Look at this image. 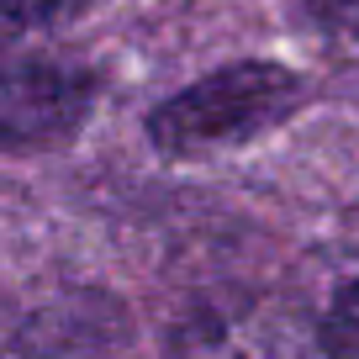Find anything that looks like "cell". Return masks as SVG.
Here are the masks:
<instances>
[{
  "label": "cell",
  "mask_w": 359,
  "mask_h": 359,
  "mask_svg": "<svg viewBox=\"0 0 359 359\" xmlns=\"http://www.w3.org/2000/svg\"><path fill=\"white\" fill-rule=\"evenodd\" d=\"M323 348H327V359H359V280L323 317Z\"/></svg>",
  "instance_id": "cell-3"
},
{
  "label": "cell",
  "mask_w": 359,
  "mask_h": 359,
  "mask_svg": "<svg viewBox=\"0 0 359 359\" xmlns=\"http://www.w3.org/2000/svg\"><path fill=\"white\" fill-rule=\"evenodd\" d=\"M74 0H6V32H32V27H48L69 11Z\"/></svg>",
  "instance_id": "cell-4"
},
{
  "label": "cell",
  "mask_w": 359,
  "mask_h": 359,
  "mask_svg": "<svg viewBox=\"0 0 359 359\" xmlns=\"http://www.w3.org/2000/svg\"><path fill=\"white\" fill-rule=\"evenodd\" d=\"M306 11L327 32H359V0H306Z\"/></svg>",
  "instance_id": "cell-5"
},
{
  "label": "cell",
  "mask_w": 359,
  "mask_h": 359,
  "mask_svg": "<svg viewBox=\"0 0 359 359\" xmlns=\"http://www.w3.org/2000/svg\"><path fill=\"white\" fill-rule=\"evenodd\" d=\"M302 95H306L302 74H291L285 64L243 58V64L217 69V74L185 85L180 95H169L164 106H154L148 137L164 154H180V158L206 154V148H227V143H243V137L285 122L302 106Z\"/></svg>",
  "instance_id": "cell-1"
},
{
  "label": "cell",
  "mask_w": 359,
  "mask_h": 359,
  "mask_svg": "<svg viewBox=\"0 0 359 359\" xmlns=\"http://www.w3.org/2000/svg\"><path fill=\"white\" fill-rule=\"evenodd\" d=\"M90 101H95V79L85 69L53 58H16L6 74V143H58L85 122Z\"/></svg>",
  "instance_id": "cell-2"
}]
</instances>
